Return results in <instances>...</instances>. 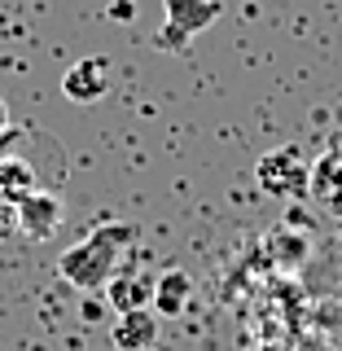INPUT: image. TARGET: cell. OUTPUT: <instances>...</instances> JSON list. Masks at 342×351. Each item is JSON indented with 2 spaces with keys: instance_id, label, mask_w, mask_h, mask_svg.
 <instances>
[{
  "instance_id": "8",
  "label": "cell",
  "mask_w": 342,
  "mask_h": 351,
  "mask_svg": "<svg viewBox=\"0 0 342 351\" xmlns=\"http://www.w3.org/2000/svg\"><path fill=\"white\" fill-rule=\"evenodd\" d=\"M312 197L329 215H342V149H325L312 162Z\"/></svg>"
},
{
  "instance_id": "1",
  "label": "cell",
  "mask_w": 342,
  "mask_h": 351,
  "mask_svg": "<svg viewBox=\"0 0 342 351\" xmlns=\"http://www.w3.org/2000/svg\"><path fill=\"white\" fill-rule=\"evenodd\" d=\"M132 241H136V224H127V219H106V224L88 228L75 246H66L58 255V277L71 281L75 290H84V294L106 290V285L114 281L119 259H123V250Z\"/></svg>"
},
{
  "instance_id": "3",
  "label": "cell",
  "mask_w": 342,
  "mask_h": 351,
  "mask_svg": "<svg viewBox=\"0 0 342 351\" xmlns=\"http://www.w3.org/2000/svg\"><path fill=\"white\" fill-rule=\"evenodd\" d=\"M255 180L263 193L299 202V197H312V162H307V154L299 145H277L259 158Z\"/></svg>"
},
{
  "instance_id": "9",
  "label": "cell",
  "mask_w": 342,
  "mask_h": 351,
  "mask_svg": "<svg viewBox=\"0 0 342 351\" xmlns=\"http://www.w3.org/2000/svg\"><path fill=\"white\" fill-rule=\"evenodd\" d=\"M193 303V281L184 268H167L158 277V285H154V312L167 316V321H175V316H184V307Z\"/></svg>"
},
{
  "instance_id": "11",
  "label": "cell",
  "mask_w": 342,
  "mask_h": 351,
  "mask_svg": "<svg viewBox=\"0 0 342 351\" xmlns=\"http://www.w3.org/2000/svg\"><path fill=\"white\" fill-rule=\"evenodd\" d=\"M14 215H18V206L9 202L5 193H0V228H5V224H9V219H14Z\"/></svg>"
},
{
  "instance_id": "2",
  "label": "cell",
  "mask_w": 342,
  "mask_h": 351,
  "mask_svg": "<svg viewBox=\"0 0 342 351\" xmlns=\"http://www.w3.org/2000/svg\"><path fill=\"white\" fill-rule=\"evenodd\" d=\"M224 18V0H162V27L154 36L158 53H184L193 36Z\"/></svg>"
},
{
  "instance_id": "12",
  "label": "cell",
  "mask_w": 342,
  "mask_h": 351,
  "mask_svg": "<svg viewBox=\"0 0 342 351\" xmlns=\"http://www.w3.org/2000/svg\"><path fill=\"white\" fill-rule=\"evenodd\" d=\"M14 123H9V106H5V97H0V132H9Z\"/></svg>"
},
{
  "instance_id": "4",
  "label": "cell",
  "mask_w": 342,
  "mask_h": 351,
  "mask_svg": "<svg viewBox=\"0 0 342 351\" xmlns=\"http://www.w3.org/2000/svg\"><path fill=\"white\" fill-rule=\"evenodd\" d=\"M62 215H66L62 197L53 193V189H36L31 197H22V202H18L14 224H18V233H27L31 241H49L62 228Z\"/></svg>"
},
{
  "instance_id": "10",
  "label": "cell",
  "mask_w": 342,
  "mask_h": 351,
  "mask_svg": "<svg viewBox=\"0 0 342 351\" xmlns=\"http://www.w3.org/2000/svg\"><path fill=\"white\" fill-rule=\"evenodd\" d=\"M110 18H119V22L136 18V5H127V0H114V5H110Z\"/></svg>"
},
{
  "instance_id": "7",
  "label": "cell",
  "mask_w": 342,
  "mask_h": 351,
  "mask_svg": "<svg viewBox=\"0 0 342 351\" xmlns=\"http://www.w3.org/2000/svg\"><path fill=\"white\" fill-rule=\"evenodd\" d=\"M154 285H158V277H145V272H114V281L106 285V303L114 312L154 307Z\"/></svg>"
},
{
  "instance_id": "6",
  "label": "cell",
  "mask_w": 342,
  "mask_h": 351,
  "mask_svg": "<svg viewBox=\"0 0 342 351\" xmlns=\"http://www.w3.org/2000/svg\"><path fill=\"white\" fill-rule=\"evenodd\" d=\"M62 93L80 106H93L110 93V62L106 58H84L62 75Z\"/></svg>"
},
{
  "instance_id": "5",
  "label": "cell",
  "mask_w": 342,
  "mask_h": 351,
  "mask_svg": "<svg viewBox=\"0 0 342 351\" xmlns=\"http://www.w3.org/2000/svg\"><path fill=\"white\" fill-rule=\"evenodd\" d=\"M158 325H162V316L154 312V307L119 312V321L110 325V343H114V351H154V343H158Z\"/></svg>"
}]
</instances>
